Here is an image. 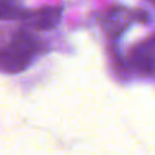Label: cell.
Here are the masks:
<instances>
[{
    "mask_svg": "<svg viewBox=\"0 0 155 155\" xmlns=\"http://www.w3.org/2000/svg\"><path fill=\"white\" fill-rule=\"evenodd\" d=\"M35 52V42L26 31L19 30L8 45L0 52V70L18 74L26 70Z\"/></svg>",
    "mask_w": 155,
    "mask_h": 155,
    "instance_id": "obj_1",
    "label": "cell"
},
{
    "mask_svg": "<svg viewBox=\"0 0 155 155\" xmlns=\"http://www.w3.org/2000/svg\"><path fill=\"white\" fill-rule=\"evenodd\" d=\"M60 18H61V8L44 7L34 12L33 25L40 30H51L59 23Z\"/></svg>",
    "mask_w": 155,
    "mask_h": 155,
    "instance_id": "obj_2",
    "label": "cell"
},
{
    "mask_svg": "<svg viewBox=\"0 0 155 155\" xmlns=\"http://www.w3.org/2000/svg\"><path fill=\"white\" fill-rule=\"evenodd\" d=\"M136 65L146 74H151L155 71V57L148 52L147 48H139L134 53Z\"/></svg>",
    "mask_w": 155,
    "mask_h": 155,
    "instance_id": "obj_3",
    "label": "cell"
},
{
    "mask_svg": "<svg viewBox=\"0 0 155 155\" xmlns=\"http://www.w3.org/2000/svg\"><path fill=\"white\" fill-rule=\"evenodd\" d=\"M18 18V11L7 0H0V19H15Z\"/></svg>",
    "mask_w": 155,
    "mask_h": 155,
    "instance_id": "obj_4",
    "label": "cell"
}]
</instances>
